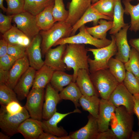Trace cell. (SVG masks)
Segmentation results:
<instances>
[{
	"label": "cell",
	"mask_w": 139,
	"mask_h": 139,
	"mask_svg": "<svg viewBox=\"0 0 139 139\" xmlns=\"http://www.w3.org/2000/svg\"><path fill=\"white\" fill-rule=\"evenodd\" d=\"M85 44H69L66 46L63 56L66 70H73V82H75L77 72L80 69L89 71L88 59L89 55Z\"/></svg>",
	"instance_id": "6da1fadb"
},
{
	"label": "cell",
	"mask_w": 139,
	"mask_h": 139,
	"mask_svg": "<svg viewBox=\"0 0 139 139\" xmlns=\"http://www.w3.org/2000/svg\"><path fill=\"white\" fill-rule=\"evenodd\" d=\"M133 114L123 106L116 108L110 125L117 139H130L133 131Z\"/></svg>",
	"instance_id": "7a4b0ae2"
},
{
	"label": "cell",
	"mask_w": 139,
	"mask_h": 139,
	"mask_svg": "<svg viewBox=\"0 0 139 139\" xmlns=\"http://www.w3.org/2000/svg\"><path fill=\"white\" fill-rule=\"evenodd\" d=\"M72 26L66 21L55 22L49 29L41 30L39 34L42 39L41 48L42 55L44 56L47 51L59 39L71 36Z\"/></svg>",
	"instance_id": "3957f363"
},
{
	"label": "cell",
	"mask_w": 139,
	"mask_h": 139,
	"mask_svg": "<svg viewBox=\"0 0 139 139\" xmlns=\"http://www.w3.org/2000/svg\"><path fill=\"white\" fill-rule=\"evenodd\" d=\"M111 41L108 45L100 48H87L88 51L91 52L94 59H88L90 73L98 70L108 69V63L110 59L115 55L117 52L115 36L111 35Z\"/></svg>",
	"instance_id": "277c9868"
},
{
	"label": "cell",
	"mask_w": 139,
	"mask_h": 139,
	"mask_svg": "<svg viewBox=\"0 0 139 139\" xmlns=\"http://www.w3.org/2000/svg\"><path fill=\"white\" fill-rule=\"evenodd\" d=\"M90 75L92 83L101 99L108 100L119 83L109 69L99 70L90 73Z\"/></svg>",
	"instance_id": "5b68a950"
},
{
	"label": "cell",
	"mask_w": 139,
	"mask_h": 139,
	"mask_svg": "<svg viewBox=\"0 0 139 139\" xmlns=\"http://www.w3.org/2000/svg\"><path fill=\"white\" fill-rule=\"evenodd\" d=\"M29 112L23 107L22 110L17 114L11 115L6 111L4 106L1 105L0 110V127L5 134L13 136L18 133L20 124L30 117Z\"/></svg>",
	"instance_id": "8992f818"
},
{
	"label": "cell",
	"mask_w": 139,
	"mask_h": 139,
	"mask_svg": "<svg viewBox=\"0 0 139 139\" xmlns=\"http://www.w3.org/2000/svg\"><path fill=\"white\" fill-rule=\"evenodd\" d=\"M79 30L77 34L59 39L53 46L62 44H89L97 48H100L108 45L111 42V40L107 38L101 39L94 38L87 31L85 25L81 27Z\"/></svg>",
	"instance_id": "52a82bcc"
},
{
	"label": "cell",
	"mask_w": 139,
	"mask_h": 139,
	"mask_svg": "<svg viewBox=\"0 0 139 139\" xmlns=\"http://www.w3.org/2000/svg\"><path fill=\"white\" fill-rule=\"evenodd\" d=\"M13 20L16 27L31 40L41 30L37 23L36 16L28 12L24 11L14 15Z\"/></svg>",
	"instance_id": "ba28073f"
},
{
	"label": "cell",
	"mask_w": 139,
	"mask_h": 139,
	"mask_svg": "<svg viewBox=\"0 0 139 139\" xmlns=\"http://www.w3.org/2000/svg\"><path fill=\"white\" fill-rule=\"evenodd\" d=\"M44 93V89L32 88L27 97L24 107L31 118L39 121L42 119Z\"/></svg>",
	"instance_id": "9c48e42d"
},
{
	"label": "cell",
	"mask_w": 139,
	"mask_h": 139,
	"mask_svg": "<svg viewBox=\"0 0 139 139\" xmlns=\"http://www.w3.org/2000/svg\"><path fill=\"white\" fill-rule=\"evenodd\" d=\"M108 100L116 108L123 106L129 112L133 114V95L127 90L122 83L118 84Z\"/></svg>",
	"instance_id": "30bf717a"
},
{
	"label": "cell",
	"mask_w": 139,
	"mask_h": 139,
	"mask_svg": "<svg viewBox=\"0 0 139 139\" xmlns=\"http://www.w3.org/2000/svg\"><path fill=\"white\" fill-rule=\"evenodd\" d=\"M81 111L78 108L73 111L65 114L56 112L49 119L41 121L42 129L45 132L58 137H64L68 135V133L63 127L57 126L58 124L64 117L71 114L81 113Z\"/></svg>",
	"instance_id": "8fae6325"
},
{
	"label": "cell",
	"mask_w": 139,
	"mask_h": 139,
	"mask_svg": "<svg viewBox=\"0 0 139 139\" xmlns=\"http://www.w3.org/2000/svg\"><path fill=\"white\" fill-rule=\"evenodd\" d=\"M42 41L39 34L35 37L26 47V53L28 59L30 67L37 70L44 65L42 59L41 48Z\"/></svg>",
	"instance_id": "7c38bea8"
},
{
	"label": "cell",
	"mask_w": 139,
	"mask_h": 139,
	"mask_svg": "<svg viewBox=\"0 0 139 139\" xmlns=\"http://www.w3.org/2000/svg\"><path fill=\"white\" fill-rule=\"evenodd\" d=\"M66 44L59 45L57 47L48 50L45 54L44 64L54 71H65L66 66L63 60V56Z\"/></svg>",
	"instance_id": "4fadbf2b"
},
{
	"label": "cell",
	"mask_w": 139,
	"mask_h": 139,
	"mask_svg": "<svg viewBox=\"0 0 139 139\" xmlns=\"http://www.w3.org/2000/svg\"><path fill=\"white\" fill-rule=\"evenodd\" d=\"M61 100L59 92L49 83L46 86L42 118L48 120L57 112V105Z\"/></svg>",
	"instance_id": "5bb4252c"
},
{
	"label": "cell",
	"mask_w": 139,
	"mask_h": 139,
	"mask_svg": "<svg viewBox=\"0 0 139 139\" xmlns=\"http://www.w3.org/2000/svg\"><path fill=\"white\" fill-rule=\"evenodd\" d=\"M116 108L108 100L100 99L98 115L97 118L99 132L109 128Z\"/></svg>",
	"instance_id": "9a60e30c"
},
{
	"label": "cell",
	"mask_w": 139,
	"mask_h": 139,
	"mask_svg": "<svg viewBox=\"0 0 139 139\" xmlns=\"http://www.w3.org/2000/svg\"><path fill=\"white\" fill-rule=\"evenodd\" d=\"M130 26L128 24L114 35L117 49L115 58L124 63L128 60L131 49L127 39V32Z\"/></svg>",
	"instance_id": "2e32d148"
},
{
	"label": "cell",
	"mask_w": 139,
	"mask_h": 139,
	"mask_svg": "<svg viewBox=\"0 0 139 139\" xmlns=\"http://www.w3.org/2000/svg\"><path fill=\"white\" fill-rule=\"evenodd\" d=\"M36 71L30 67L15 86L13 90L16 94L18 100H23L27 97L30 89L33 85Z\"/></svg>",
	"instance_id": "e0dca14e"
},
{
	"label": "cell",
	"mask_w": 139,
	"mask_h": 139,
	"mask_svg": "<svg viewBox=\"0 0 139 139\" xmlns=\"http://www.w3.org/2000/svg\"><path fill=\"white\" fill-rule=\"evenodd\" d=\"M86 124L68 135L71 139H96L99 133L97 118L90 114Z\"/></svg>",
	"instance_id": "ac0fdd59"
},
{
	"label": "cell",
	"mask_w": 139,
	"mask_h": 139,
	"mask_svg": "<svg viewBox=\"0 0 139 139\" xmlns=\"http://www.w3.org/2000/svg\"><path fill=\"white\" fill-rule=\"evenodd\" d=\"M41 121L30 118L23 121L19 126L18 133L21 134L25 139H37L44 132Z\"/></svg>",
	"instance_id": "d6986e66"
},
{
	"label": "cell",
	"mask_w": 139,
	"mask_h": 139,
	"mask_svg": "<svg viewBox=\"0 0 139 139\" xmlns=\"http://www.w3.org/2000/svg\"><path fill=\"white\" fill-rule=\"evenodd\" d=\"M30 67L27 55L17 60L9 70V78L6 85L13 90L20 79Z\"/></svg>",
	"instance_id": "ffe728a7"
},
{
	"label": "cell",
	"mask_w": 139,
	"mask_h": 139,
	"mask_svg": "<svg viewBox=\"0 0 139 139\" xmlns=\"http://www.w3.org/2000/svg\"><path fill=\"white\" fill-rule=\"evenodd\" d=\"M91 0H71L68 6L69 15L66 22L72 26L91 5Z\"/></svg>",
	"instance_id": "44dd1931"
},
{
	"label": "cell",
	"mask_w": 139,
	"mask_h": 139,
	"mask_svg": "<svg viewBox=\"0 0 139 139\" xmlns=\"http://www.w3.org/2000/svg\"><path fill=\"white\" fill-rule=\"evenodd\" d=\"M101 19L113 20V19L102 15L91 6L85 12L81 18L72 26L71 36L75 34L77 30L83 25L89 22H93L94 26L97 25L99 20Z\"/></svg>",
	"instance_id": "7402d4cb"
},
{
	"label": "cell",
	"mask_w": 139,
	"mask_h": 139,
	"mask_svg": "<svg viewBox=\"0 0 139 139\" xmlns=\"http://www.w3.org/2000/svg\"><path fill=\"white\" fill-rule=\"evenodd\" d=\"M89 72L80 69L77 72L75 82L82 95L99 96L91 79Z\"/></svg>",
	"instance_id": "603a6c76"
},
{
	"label": "cell",
	"mask_w": 139,
	"mask_h": 139,
	"mask_svg": "<svg viewBox=\"0 0 139 139\" xmlns=\"http://www.w3.org/2000/svg\"><path fill=\"white\" fill-rule=\"evenodd\" d=\"M3 38L8 44L19 45L27 47L31 40L16 26L12 28L2 35Z\"/></svg>",
	"instance_id": "cb8c5ba5"
},
{
	"label": "cell",
	"mask_w": 139,
	"mask_h": 139,
	"mask_svg": "<svg viewBox=\"0 0 139 139\" xmlns=\"http://www.w3.org/2000/svg\"><path fill=\"white\" fill-rule=\"evenodd\" d=\"M54 71L44 64L36 70L32 88L44 89L50 82Z\"/></svg>",
	"instance_id": "d4e9b609"
},
{
	"label": "cell",
	"mask_w": 139,
	"mask_h": 139,
	"mask_svg": "<svg viewBox=\"0 0 139 139\" xmlns=\"http://www.w3.org/2000/svg\"><path fill=\"white\" fill-rule=\"evenodd\" d=\"M124 9L121 3V0H115L112 25L109 33L115 35L128 23L124 21Z\"/></svg>",
	"instance_id": "484cf974"
},
{
	"label": "cell",
	"mask_w": 139,
	"mask_h": 139,
	"mask_svg": "<svg viewBox=\"0 0 139 139\" xmlns=\"http://www.w3.org/2000/svg\"><path fill=\"white\" fill-rule=\"evenodd\" d=\"M99 96L94 95H82L79 100V103L83 110L97 118L98 117L100 99Z\"/></svg>",
	"instance_id": "4316f807"
},
{
	"label": "cell",
	"mask_w": 139,
	"mask_h": 139,
	"mask_svg": "<svg viewBox=\"0 0 139 139\" xmlns=\"http://www.w3.org/2000/svg\"><path fill=\"white\" fill-rule=\"evenodd\" d=\"M54 4V3L46 7L36 16L37 23L40 30H47L55 23L53 14Z\"/></svg>",
	"instance_id": "83f0119b"
},
{
	"label": "cell",
	"mask_w": 139,
	"mask_h": 139,
	"mask_svg": "<svg viewBox=\"0 0 139 139\" xmlns=\"http://www.w3.org/2000/svg\"><path fill=\"white\" fill-rule=\"evenodd\" d=\"M59 93L62 100H69L72 101L76 109L80 106L79 100L82 95L75 82H71Z\"/></svg>",
	"instance_id": "f1b7e54d"
},
{
	"label": "cell",
	"mask_w": 139,
	"mask_h": 139,
	"mask_svg": "<svg viewBox=\"0 0 139 139\" xmlns=\"http://www.w3.org/2000/svg\"><path fill=\"white\" fill-rule=\"evenodd\" d=\"M73 74H70L65 71H56L54 72L50 82L52 86L58 92L73 82Z\"/></svg>",
	"instance_id": "f546056e"
},
{
	"label": "cell",
	"mask_w": 139,
	"mask_h": 139,
	"mask_svg": "<svg viewBox=\"0 0 139 139\" xmlns=\"http://www.w3.org/2000/svg\"><path fill=\"white\" fill-rule=\"evenodd\" d=\"M138 0V3L135 5L132 4L128 1H123L125 7L124 13L130 15L131 17L129 30L135 32L139 31V0Z\"/></svg>",
	"instance_id": "4dcf8cb0"
},
{
	"label": "cell",
	"mask_w": 139,
	"mask_h": 139,
	"mask_svg": "<svg viewBox=\"0 0 139 139\" xmlns=\"http://www.w3.org/2000/svg\"><path fill=\"white\" fill-rule=\"evenodd\" d=\"M112 23V21H107L101 19L98 21V25L91 27H86V29L94 38L98 39H104L106 38L107 32L111 28Z\"/></svg>",
	"instance_id": "1f68e13d"
},
{
	"label": "cell",
	"mask_w": 139,
	"mask_h": 139,
	"mask_svg": "<svg viewBox=\"0 0 139 139\" xmlns=\"http://www.w3.org/2000/svg\"><path fill=\"white\" fill-rule=\"evenodd\" d=\"M54 3V0H25L24 11L36 16Z\"/></svg>",
	"instance_id": "d6a6232c"
},
{
	"label": "cell",
	"mask_w": 139,
	"mask_h": 139,
	"mask_svg": "<svg viewBox=\"0 0 139 139\" xmlns=\"http://www.w3.org/2000/svg\"><path fill=\"white\" fill-rule=\"evenodd\" d=\"M108 69L119 83H123L126 72L124 63L112 57L108 62Z\"/></svg>",
	"instance_id": "836d02e7"
},
{
	"label": "cell",
	"mask_w": 139,
	"mask_h": 139,
	"mask_svg": "<svg viewBox=\"0 0 139 139\" xmlns=\"http://www.w3.org/2000/svg\"><path fill=\"white\" fill-rule=\"evenodd\" d=\"M124 64L126 70L132 73L139 80V53L134 48L131 49L128 60Z\"/></svg>",
	"instance_id": "e575fe53"
},
{
	"label": "cell",
	"mask_w": 139,
	"mask_h": 139,
	"mask_svg": "<svg viewBox=\"0 0 139 139\" xmlns=\"http://www.w3.org/2000/svg\"><path fill=\"white\" fill-rule=\"evenodd\" d=\"M115 0H99L91 6L101 14L113 19Z\"/></svg>",
	"instance_id": "d590c367"
},
{
	"label": "cell",
	"mask_w": 139,
	"mask_h": 139,
	"mask_svg": "<svg viewBox=\"0 0 139 139\" xmlns=\"http://www.w3.org/2000/svg\"><path fill=\"white\" fill-rule=\"evenodd\" d=\"M15 101L19 102L16 94L13 89L6 84H0V103L6 106L10 102Z\"/></svg>",
	"instance_id": "8d00e7d4"
},
{
	"label": "cell",
	"mask_w": 139,
	"mask_h": 139,
	"mask_svg": "<svg viewBox=\"0 0 139 139\" xmlns=\"http://www.w3.org/2000/svg\"><path fill=\"white\" fill-rule=\"evenodd\" d=\"M53 14L55 22L66 21L68 16L69 11L65 9L63 0H54Z\"/></svg>",
	"instance_id": "74e56055"
},
{
	"label": "cell",
	"mask_w": 139,
	"mask_h": 139,
	"mask_svg": "<svg viewBox=\"0 0 139 139\" xmlns=\"http://www.w3.org/2000/svg\"><path fill=\"white\" fill-rule=\"evenodd\" d=\"M122 83L132 94L139 93V80L131 73L126 71Z\"/></svg>",
	"instance_id": "f35d334b"
},
{
	"label": "cell",
	"mask_w": 139,
	"mask_h": 139,
	"mask_svg": "<svg viewBox=\"0 0 139 139\" xmlns=\"http://www.w3.org/2000/svg\"><path fill=\"white\" fill-rule=\"evenodd\" d=\"M5 0L7 4V15H14L24 11L25 0Z\"/></svg>",
	"instance_id": "ab89813d"
},
{
	"label": "cell",
	"mask_w": 139,
	"mask_h": 139,
	"mask_svg": "<svg viewBox=\"0 0 139 139\" xmlns=\"http://www.w3.org/2000/svg\"><path fill=\"white\" fill-rule=\"evenodd\" d=\"M26 48L21 45L8 44L7 54L18 59L26 55Z\"/></svg>",
	"instance_id": "60d3db41"
},
{
	"label": "cell",
	"mask_w": 139,
	"mask_h": 139,
	"mask_svg": "<svg viewBox=\"0 0 139 139\" xmlns=\"http://www.w3.org/2000/svg\"><path fill=\"white\" fill-rule=\"evenodd\" d=\"M14 15H5L0 12V32L3 34L12 27V21Z\"/></svg>",
	"instance_id": "b9f144b4"
},
{
	"label": "cell",
	"mask_w": 139,
	"mask_h": 139,
	"mask_svg": "<svg viewBox=\"0 0 139 139\" xmlns=\"http://www.w3.org/2000/svg\"><path fill=\"white\" fill-rule=\"evenodd\" d=\"M17 60L16 58L7 54L0 58V68L9 71Z\"/></svg>",
	"instance_id": "7bdbcfd3"
},
{
	"label": "cell",
	"mask_w": 139,
	"mask_h": 139,
	"mask_svg": "<svg viewBox=\"0 0 139 139\" xmlns=\"http://www.w3.org/2000/svg\"><path fill=\"white\" fill-rule=\"evenodd\" d=\"M4 106L7 112L11 115H14L19 113L23 108V107L21 106L19 102L15 101L11 102Z\"/></svg>",
	"instance_id": "ee69618b"
},
{
	"label": "cell",
	"mask_w": 139,
	"mask_h": 139,
	"mask_svg": "<svg viewBox=\"0 0 139 139\" xmlns=\"http://www.w3.org/2000/svg\"><path fill=\"white\" fill-rule=\"evenodd\" d=\"M96 139H117L114 132L111 129L104 131L99 132Z\"/></svg>",
	"instance_id": "f6af8a7d"
},
{
	"label": "cell",
	"mask_w": 139,
	"mask_h": 139,
	"mask_svg": "<svg viewBox=\"0 0 139 139\" xmlns=\"http://www.w3.org/2000/svg\"><path fill=\"white\" fill-rule=\"evenodd\" d=\"M38 139H71L69 136L64 137H58L52 134L44 132L39 137Z\"/></svg>",
	"instance_id": "bcb514c9"
},
{
	"label": "cell",
	"mask_w": 139,
	"mask_h": 139,
	"mask_svg": "<svg viewBox=\"0 0 139 139\" xmlns=\"http://www.w3.org/2000/svg\"><path fill=\"white\" fill-rule=\"evenodd\" d=\"M134 100L133 113L136 116L139 126V93L133 95Z\"/></svg>",
	"instance_id": "7dc6e473"
},
{
	"label": "cell",
	"mask_w": 139,
	"mask_h": 139,
	"mask_svg": "<svg viewBox=\"0 0 139 139\" xmlns=\"http://www.w3.org/2000/svg\"><path fill=\"white\" fill-rule=\"evenodd\" d=\"M8 44L2 38L0 40V58L7 54Z\"/></svg>",
	"instance_id": "c3c4849f"
},
{
	"label": "cell",
	"mask_w": 139,
	"mask_h": 139,
	"mask_svg": "<svg viewBox=\"0 0 139 139\" xmlns=\"http://www.w3.org/2000/svg\"><path fill=\"white\" fill-rule=\"evenodd\" d=\"M9 71L0 68V84H6L9 78Z\"/></svg>",
	"instance_id": "681fc988"
},
{
	"label": "cell",
	"mask_w": 139,
	"mask_h": 139,
	"mask_svg": "<svg viewBox=\"0 0 139 139\" xmlns=\"http://www.w3.org/2000/svg\"><path fill=\"white\" fill-rule=\"evenodd\" d=\"M129 43L139 53V38L131 39L129 41Z\"/></svg>",
	"instance_id": "f907efd6"
},
{
	"label": "cell",
	"mask_w": 139,
	"mask_h": 139,
	"mask_svg": "<svg viewBox=\"0 0 139 139\" xmlns=\"http://www.w3.org/2000/svg\"><path fill=\"white\" fill-rule=\"evenodd\" d=\"M131 139H139V131H133L132 133Z\"/></svg>",
	"instance_id": "816d5d0a"
},
{
	"label": "cell",
	"mask_w": 139,
	"mask_h": 139,
	"mask_svg": "<svg viewBox=\"0 0 139 139\" xmlns=\"http://www.w3.org/2000/svg\"><path fill=\"white\" fill-rule=\"evenodd\" d=\"M10 138V136L8 135L4 134L2 132H0V139H9Z\"/></svg>",
	"instance_id": "f5cc1de1"
},
{
	"label": "cell",
	"mask_w": 139,
	"mask_h": 139,
	"mask_svg": "<svg viewBox=\"0 0 139 139\" xmlns=\"http://www.w3.org/2000/svg\"><path fill=\"white\" fill-rule=\"evenodd\" d=\"M4 0H0V8L4 12H6V8L4 6L3 2Z\"/></svg>",
	"instance_id": "db71d44e"
},
{
	"label": "cell",
	"mask_w": 139,
	"mask_h": 139,
	"mask_svg": "<svg viewBox=\"0 0 139 139\" xmlns=\"http://www.w3.org/2000/svg\"><path fill=\"white\" fill-rule=\"evenodd\" d=\"M91 0V3H92V4H93L99 0Z\"/></svg>",
	"instance_id": "11a10c76"
},
{
	"label": "cell",
	"mask_w": 139,
	"mask_h": 139,
	"mask_svg": "<svg viewBox=\"0 0 139 139\" xmlns=\"http://www.w3.org/2000/svg\"><path fill=\"white\" fill-rule=\"evenodd\" d=\"M127 0V1H128L129 2L131 1H133V0Z\"/></svg>",
	"instance_id": "9f6ffc18"
},
{
	"label": "cell",
	"mask_w": 139,
	"mask_h": 139,
	"mask_svg": "<svg viewBox=\"0 0 139 139\" xmlns=\"http://www.w3.org/2000/svg\"><path fill=\"white\" fill-rule=\"evenodd\" d=\"M138 131H139V129H138Z\"/></svg>",
	"instance_id": "6f0895ef"
}]
</instances>
